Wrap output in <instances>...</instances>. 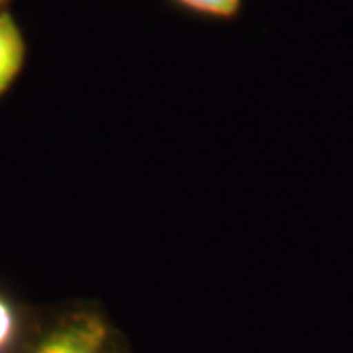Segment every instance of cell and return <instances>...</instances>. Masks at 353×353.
<instances>
[{"label":"cell","mask_w":353,"mask_h":353,"mask_svg":"<svg viewBox=\"0 0 353 353\" xmlns=\"http://www.w3.org/2000/svg\"><path fill=\"white\" fill-rule=\"evenodd\" d=\"M114 342L107 319L94 311H74L21 343L15 353H112Z\"/></svg>","instance_id":"obj_1"},{"label":"cell","mask_w":353,"mask_h":353,"mask_svg":"<svg viewBox=\"0 0 353 353\" xmlns=\"http://www.w3.org/2000/svg\"><path fill=\"white\" fill-rule=\"evenodd\" d=\"M28 56L25 34L10 8L0 10V99L19 81Z\"/></svg>","instance_id":"obj_2"},{"label":"cell","mask_w":353,"mask_h":353,"mask_svg":"<svg viewBox=\"0 0 353 353\" xmlns=\"http://www.w3.org/2000/svg\"><path fill=\"white\" fill-rule=\"evenodd\" d=\"M175 10L193 19L231 23L242 15L245 0H167Z\"/></svg>","instance_id":"obj_3"},{"label":"cell","mask_w":353,"mask_h":353,"mask_svg":"<svg viewBox=\"0 0 353 353\" xmlns=\"http://www.w3.org/2000/svg\"><path fill=\"white\" fill-rule=\"evenodd\" d=\"M23 342V312L10 298L0 293V353H15Z\"/></svg>","instance_id":"obj_4"},{"label":"cell","mask_w":353,"mask_h":353,"mask_svg":"<svg viewBox=\"0 0 353 353\" xmlns=\"http://www.w3.org/2000/svg\"><path fill=\"white\" fill-rule=\"evenodd\" d=\"M13 0H0V8H10Z\"/></svg>","instance_id":"obj_5"},{"label":"cell","mask_w":353,"mask_h":353,"mask_svg":"<svg viewBox=\"0 0 353 353\" xmlns=\"http://www.w3.org/2000/svg\"><path fill=\"white\" fill-rule=\"evenodd\" d=\"M112 353H121V352H118V350H117V345H114V348H113V352H112Z\"/></svg>","instance_id":"obj_6"}]
</instances>
